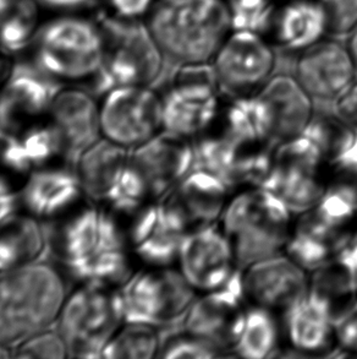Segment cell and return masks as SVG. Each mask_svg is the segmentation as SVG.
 <instances>
[{
  "label": "cell",
  "instance_id": "cell-37",
  "mask_svg": "<svg viewBox=\"0 0 357 359\" xmlns=\"http://www.w3.org/2000/svg\"><path fill=\"white\" fill-rule=\"evenodd\" d=\"M234 31H250L263 34L274 24L272 0H225Z\"/></svg>",
  "mask_w": 357,
  "mask_h": 359
},
{
  "label": "cell",
  "instance_id": "cell-40",
  "mask_svg": "<svg viewBox=\"0 0 357 359\" xmlns=\"http://www.w3.org/2000/svg\"><path fill=\"white\" fill-rule=\"evenodd\" d=\"M222 351L217 346L198 336L188 334L174 335L165 341L160 347L158 357L167 359H204L219 357Z\"/></svg>",
  "mask_w": 357,
  "mask_h": 359
},
{
  "label": "cell",
  "instance_id": "cell-31",
  "mask_svg": "<svg viewBox=\"0 0 357 359\" xmlns=\"http://www.w3.org/2000/svg\"><path fill=\"white\" fill-rule=\"evenodd\" d=\"M278 325L270 309L257 306L247 311L232 350L244 358L265 359L278 348Z\"/></svg>",
  "mask_w": 357,
  "mask_h": 359
},
{
  "label": "cell",
  "instance_id": "cell-24",
  "mask_svg": "<svg viewBox=\"0 0 357 359\" xmlns=\"http://www.w3.org/2000/svg\"><path fill=\"white\" fill-rule=\"evenodd\" d=\"M274 25L280 46L291 52H302L318 43L328 31L323 6L314 0H295L285 5Z\"/></svg>",
  "mask_w": 357,
  "mask_h": 359
},
{
  "label": "cell",
  "instance_id": "cell-4",
  "mask_svg": "<svg viewBox=\"0 0 357 359\" xmlns=\"http://www.w3.org/2000/svg\"><path fill=\"white\" fill-rule=\"evenodd\" d=\"M32 47L34 65L58 83L94 81L106 59L101 25L76 15L42 25Z\"/></svg>",
  "mask_w": 357,
  "mask_h": 359
},
{
  "label": "cell",
  "instance_id": "cell-44",
  "mask_svg": "<svg viewBox=\"0 0 357 359\" xmlns=\"http://www.w3.org/2000/svg\"><path fill=\"white\" fill-rule=\"evenodd\" d=\"M111 14L121 19L140 20L150 14L157 0H106Z\"/></svg>",
  "mask_w": 357,
  "mask_h": 359
},
{
  "label": "cell",
  "instance_id": "cell-42",
  "mask_svg": "<svg viewBox=\"0 0 357 359\" xmlns=\"http://www.w3.org/2000/svg\"><path fill=\"white\" fill-rule=\"evenodd\" d=\"M334 332L344 351L357 355V299L335 316Z\"/></svg>",
  "mask_w": 357,
  "mask_h": 359
},
{
  "label": "cell",
  "instance_id": "cell-15",
  "mask_svg": "<svg viewBox=\"0 0 357 359\" xmlns=\"http://www.w3.org/2000/svg\"><path fill=\"white\" fill-rule=\"evenodd\" d=\"M180 271L196 291H216L237 271L230 241L216 224L188 232L178 252Z\"/></svg>",
  "mask_w": 357,
  "mask_h": 359
},
{
  "label": "cell",
  "instance_id": "cell-23",
  "mask_svg": "<svg viewBox=\"0 0 357 359\" xmlns=\"http://www.w3.org/2000/svg\"><path fill=\"white\" fill-rule=\"evenodd\" d=\"M334 311L328 302L309 290L285 309V324L290 344L301 353L328 350L335 339Z\"/></svg>",
  "mask_w": 357,
  "mask_h": 359
},
{
  "label": "cell",
  "instance_id": "cell-18",
  "mask_svg": "<svg viewBox=\"0 0 357 359\" xmlns=\"http://www.w3.org/2000/svg\"><path fill=\"white\" fill-rule=\"evenodd\" d=\"M85 195L76 170L60 165L32 170L19 190L20 205L39 221L68 217L81 208Z\"/></svg>",
  "mask_w": 357,
  "mask_h": 359
},
{
  "label": "cell",
  "instance_id": "cell-28",
  "mask_svg": "<svg viewBox=\"0 0 357 359\" xmlns=\"http://www.w3.org/2000/svg\"><path fill=\"white\" fill-rule=\"evenodd\" d=\"M39 0H0V49L19 53L32 46L42 27Z\"/></svg>",
  "mask_w": 357,
  "mask_h": 359
},
{
  "label": "cell",
  "instance_id": "cell-9",
  "mask_svg": "<svg viewBox=\"0 0 357 359\" xmlns=\"http://www.w3.org/2000/svg\"><path fill=\"white\" fill-rule=\"evenodd\" d=\"M218 91L213 65H180L162 96L163 130L186 139L206 130L217 117Z\"/></svg>",
  "mask_w": 357,
  "mask_h": 359
},
{
  "label": "cell",
  "instance_id": "cell-35",
  "mask_svg": "<svg viewBox=\"0 0 357 359\" xmlns=\"http://www.w3.org/2000/svg\"><path fill=\"white\" fill-rule=\"evenodd\" d=\"M19 139L32 170L58 165L59 158L68 155L63 137L49 118L26 128Z\"/></svg>",
  "mask_w": 357,
  "mask_h": 359
},
{
  "label": "cell",
  "instance_id": "cell-7",
  "mask_svg": "<svg viewBox=\"0 0 357 359\" xmlns=\"http://www.w3.org/2000/svg\"><path fill=\"white\" fill-rule=\"evenodd\" d=\"M124 323L173 325L183 321L196 299V290L181 271L169 266L132 272L116 287Z\"/></svg>",
  "mask_w": 357,
  "mask_h": 359
},
{
  "label": "cell",
  "instance_id": "cell-46",
  "mask_svg": "<svg viewBox=\"0 0 357 359\" xmlns=\"http://www.w3.org/2000/svg\"><path fill=\"white\" fill-rule=\"evenodd\" d=\"M19 205V190L0 180V224L18 214Z\"/></svg>",
  "mask_w": 357,
  "mask_h": 359
},
{
  "label": "cell",
  "instance_id": "cell-11",
  "mask_svg": "<svg viewBox=\"0 0 357 359\" xmlns=\"http://www.w3.org/2000/svg\"><path fill=\"white\" fill-rule=\"evenodd\" d=\"M212 65L219 91L239 97L262 88L272 78L276 54L262 34L235 31L218 49Z\"/></svg>",
  "mask_w": 357,
  "mask_h": 359
},
{
  "label": "cell",
  "instance_id": "cell-34",
  "mask_svg": "<svg viewBox=\"0 0 357 359\" xmlns=\"http://www.w3.org/2000/svg\"><path fill=\"white\" fill-rule=\"evenodd\" d=\"M150 198L144 175L129 160L111 182L102 203L115 215H135Z\"/></svg>",
  "mask_w": 357,
  "mask_h": 359
},
{
  "label": "cell",
  "instance_id": "cell-22",
  "mask_svg": "<svg viewBox=\"0 0 357 359\" xmlns=\"http://www.w3.org/2000/svg\"><path fill=\"white\" fill-rule=\"evenodd\" d=\"M229 187L218 175L193 170L167 199L181 215L188 231L214 224L225 209Z\"/></svg>",
  "mask_w": 357,
  "mask_h": 359
},
{
  "label": "cell",
  "instance_id": "cell-50",
  "mask_svg": "<svg viewBox=\"0 0 357 359\" xmlns=\"http://www.w3.org/2000/svg\"><path fill=\"white\" fill-rule=\"evenodd\" d=\"M14 351L10 350V347L4 344H0V359L13 358Z\"/></svg>",
  "mask_w": 357,
  "mask_h": 359
},
{
  "label": "cell",
  "instance_id": "cell-21",
  "mask_svg": "<svg viewBox=\"0 0 357 359\" xmlns=\"http://www.w3.org/2000/svg\"><path fill=\"white\" fill-rule=\"evenodd\" d=\"M68 155L76 156L102 137L99 103L83 88H60L49 112Z\"/></svg>",
  "mask_w": 357,
  "mask_h": 359
},
{
  "label": "cell",
  "instance_id": "cell-16",
  "mask_svg": "<svg viewBox=\"0 0 357 359\" xmlns=\"http://www.w3.org/2000/svg\"><path fill=\"white\" fill-rule=\"evenodd\" d=\"M195 146L186 137L160 131L131 150L130 161L144 175L152 198L163 199L195 170Z\"/></svg>",
  "mask_w": 357,
  "mask_h": 359
},
{
  "label": "cell",
  "instance_id": "cell-26",
  "mask_svg": "<svg viewBox=\"0 0 357 359\" xmlns=\"http://www.w3.org/2000/svg\"><path fill=\"white\" fill-rule=\"evenodd\" d=\"M129 151L104 137L81 151L78 156L76 173L85 194L102 203L111 182L130 160Z\"/></svg>",
  "mask_w": 357,
  "mask_h": 359
},
{
  "label": "cell",
  "instance_id": "cell-2",
  "mask_svg": "<svg viewBox=\"0 0 357 359\" xmlns=\"http://www.w3.org/2000/svg\"><path fill=\"white\" fill-rule=\"evenodd\" d=\"M68 293L63 272L49 262L0 272V344L18 345L50 327Z\"/></svg>",
  "mask_w": 357,
  "mask_h": 359
},
{
  "label": "cell",
  "instance_id": "cell-36",
  "mask_svg": "<svg viewBox=\"0 0 357 359\" xmlns=\"http://www.w3.org/2000/svg\"><path fill=\"white\" fill-rule=\"evenodd\" d=\"M314 210L319 219L339 229L357 214V191L348 185L334 182L328 189L324 190Z\"/></svg>",
  "mask_w": 357,
  "mask_h": 359
},
{
  "label": "cell",
  "instance_id": "cell-20",
  "mask_svg": "<svg viewBox=\"0 0 357 359\" xmlns=\"http://www.w3.org/2000/svg\"><path fill=\"white\" fill-rule=\"evenodd\" d=\"M272 119V144L278 145L304 133L314 119V101L296 76L278 74L257 93Z\"/></svg>",
  "mask_w": 357,
  "mask_h": 359
},
{
  "label": "cell",
  "instance_id": "cell-39",
  "mask_svg": "<svg viewBox=\"0 0 357 359\" xmlns=\"http://www.w3.org/2000/svg\"><path fill=\"white\" fill-rule=\"evenodd\" d=\"M70 357L68 342L60 331L44 329L18 344L14 358L64 359Z\"/></svg>",
  "mask_w": 357,
  "mask_h": 359
},
{
  "label": "cell",
  "instance_id": "cell-17",
  "mask_svg": "<svg viewBox=\"0 0 357 359\" xmlns=\"http://www.w3.org/2000/svg\"><path fill=\"white\" fill-rule=\"evenodd\" d=\"M295 72L311 97L334 102L356 81L357 68L349 47L337 39H323L301 52Z\"/></svg>",
  "mask_w": 357,
  "mask_h": 359
},
{
  "label": "cell",
  "instance_id": "cell-5",
  "mask_svg": "<svg viewBox=\"0 0 357 359\" xmlns=\"http://www.w3.org/2000/svg\"><path fill=\"white\" fill-rule=\"evenodd\" d=\"M291 211L278 195L263 188L239 194L225 206L222 229L230 241L237 267L279 254L290 238Z\"/></svg>",
  "mask_w": 357,
  "mask_h": 359
},
{
  "label": "cell",
  "instance_id": "cell-3",
  "mask_svg": "<svg viewBox=\"0 0 357 359\" xmlns=\"http://www.w3.org/2000/svg\"><path fill=\"white\" fill-rule=\"evenodd\" d=\"M148 26L178 65L209 63L232 29L225 0H157Z\"/></svg>",
  "mask_w": 357,
  "mask_h": 359
},
{
  "label": "cell",
  "instance_id": "cell-14",
  "mask_svg": "<svg viewBox=\"0 0 357 359\" xmlns=\"http://www.w3.org/2000/svg\"><path fill=\"white\" fill-rule=\"evenodd\" d=\"M188 232L178 210L162 199L158 204L145 205L134 215L127 237L134 257L152 267H167L178 260Z\"/></svg>",
  "mask_w": 357,
  "mask_h": 359
},
{
  "label": "cell",
  "instance_id": "cell-47",
  "mask_svg": "<svg viewBox=\"0 0 357 359\" xmlns=\"http://www.w3.org/2000/svg\"><path fill=\"white\" fill-rule=\"evenodd\" d=\"M39 3L52 9L76 10L91 4L92 0H39Z\"/></svg>",
  "mask_w": 357,
  "mask_h": 359
},
{
  "label": "cell",
  "instance_id": "cell-1",
  "mask_svg": "<svg viewBox=\"0 0 357 359\" xmlns=\"http://www.w3.org/2000/svg\"><path fill=\"white\" fill-rule=\"evenodd\" d=\"M55 241L65 270L80 282L120 286L132 273L129 237L109 209L83 205L63 219Z\"/></svg>",
  "mask_w": 357,
  "mask_h": 359
},
{
  "label": "cell",
  "instance_id": "cell-10",
  "mask_svg": "<svg viewBox=\"0 0 357 359\" xmlns=\"http://www.w3.org/2000/svg\"><path fill=\"white\" fill-rule=\"evenodd\" d=\"M102 137L127 150L163 131L162 96L150 86H116L102 95Z\"/></svg>",
  "mask_w": 357,
  "mask_h": 359
},
{
  "label": "cell",
  "instance_id": "cell-19",
  "mask_svg": "<svg viewBox=\"0 0 357 359\" xmlns=\"http://www.w3.org/2000/svg\"><path fill=\"white\" fill-rule=\"evenodd\" d=\"M244 288L257 306L288 309L309 290L304 267L288 255H273L253 262L242 273Z\"/></svg>",
  "mask_w": 357,
  "mask_h": 359
},
{
  "label": "cell",
  "instance_id": "cell-43",
  "mask_svg": "<svg viewBox=\"0 0 357 359\" xmlns=\"http://www.w3.org/2000/svg\"><path fill=\"white\" fill-rule=\"evenodd\" d=\"M334 116L357 130V81L334 101Z\"/></svg>",
  "mask_w": 357,
  "mask_h": 359
},
{
  "label": "cell",
  "instance_id": "cell-25",
  "mask_svg": "<svg viewBox=\"0 0 357 359\" xmlns=\"http://www.w3.org/2000/svg\"><path fill=\"white\" fill-rule=\"evenodd\" d=\"M39 219L15 214L0 224V272L39 262L48 248Z\"/></svg>",
  "mask_w": 357,
  "mask_h": 359
},
{
  "label": "cell",
  "instance_id": "cell-48",
  "mask_svg": "<svg viewBox=\"0 0 357 359\" xmlns=\"http://www.w3.org/2000/svg\"><path fill=\"white\" fill-rule=\"evenodd\" d=\"M4 50L0 49V90L3 88L6 79L10 75V72L13 69V65H10L9 59L6 57Z\"/></svg>",
  "mask_w": 357,
  "mask_h": 359
},
{
  "label": "cell",
  "instance_id": "cell-49",
  "mask_svg": "<svg viewBox=\"0 0 357 359\" xmlns=\"http://www.w3.org/2000/svg\"><path fill=\"white\" fill-rule=\"evenodd\" d=\"M349 49L351 52L355 64H356L357 68V26L354 29L353 32L350 34V39H349Z\"/></svg>",
  "mask_w": 357,
  "mask_h": 359
},
{
  "label": "cell",
  "instance_id": "cell-27",
  "mask_svg": "<svg viewBox=\"0 0 357 359\" xmlns=\"http://www.w3.org/2000/svg\"><path fill=\"white\" fill-rule=\"evenodd\" d=\"M339 229H334L317 215L307 214L294 233L290 234L286 250L293 260L307 271H316L332 262L338 244Z\"/></svg>",
  "mask_w": 357,
  "mask_h": 359
},
{
  "label": "cell",
  "instance_id": "cell-45",
  "mask_svg": "<svg viewBox=\"0 0 357 359\" xmlns=\"http://www.w3.org/2000/svg\"><path fill=\"white\" fill-rule=\"evenodd\" d=\"M334 260L339 262L357 281V234L339 237Z\"/></svg>",
  "mask_w": 357,
  "mask_h": 359
},
{
  "label": "cell",
  "instance_id": "cell-8",
  "mask_svg": "<svg viewBox=\"0 0 357 359\" xmlns=\"http://www.w3.org/2000/svg\"><path fill=\"white\" fill-rule=\"evenodd\" d=\"M58 323L70 355L102 358L106 344L124 324L116 288L81 282L65 298Z\"/></svg>",
  "mask_w": 357,
  "mask_h": 359
},
{
  "label": "cell",
  "instance_id": "cell-29",
  "mask_svg": "<svg viewBox=\"0 0 357 359\" xmlns=\"http://www.w3.org/2000/svg\"><path fill=\"white\" fill-rule=\"evenodd\" d=\"M262 188L278 195L293 214L314 210L326 190L318 180V172L280 167L275 163Z\"/></svg>",
  "mask_w": 357,
  "mask_h": 359
},
{
  "label": "cell",
  "instance_id": "cell-12",
  "mask_svg": "<svg viewBox=\"0 0 357 359\" xmlns=\"http://www.w3.org/2000/svg\"><path fill=\"white\" fill-rule=\"evenodd\" d=\"M60 88L57 80L36 65L15 64L0 90V128L19 135L26 128L48 119Z\"/></svg>",
  "mask_w": 357,
  "mask_h": 359
},
{
  "label": "cell",
  "instance_id": "cell-30",
  "mask_svg": "<svg viewBox=\"0 0 357 359\" xmlns=\"http://www.w3.org/2000/svg\"><path fill=\"white\" fill-rule=\"evenodd\" d=\"M227 135L242 146L272 144V119L258 95L239 96L227 112Z\"/></svg>",
  "mask_w": 357,
  "mask_h": 359
},
{
  "label": "cell",
  "instance_id": "cell-13",
  "mask_svg": "<svg viewBox=\"0 0 357 359\" xmlns=\"http://www.w3.org/2000/svg\"><path fill=\"white\" fill-rule=\"evenodd\" d=\"M245 296L244 277L237 269L224 286L195 299L183 319V329L220 351L234 348L246 313L242 311Z\"/></svg>",
  "mask_w": 357,
  "mask_h": 359
},
{
  "label": "cell",
  "instance_id": "cell-41",
  "mask_svg": "<svg viewBox=\"0 0 357 359\" xmlns=\"http://www.w3.org/2000/svg\"><path fill=\"white\" fill-rule=\"evenodd\" d=\"M323 6L328 31L337 36L353 32L357 26V0H319Z\"/></svg>",
  "mask_w": 357,
  "mask_h": 359
},
{
  "label": "cell",
  "instance_id": "cell-6",
  "mask_svg": "<svg viewBox=\"0 0 357 359\" xmlns=\"http://www.w3.org/2000/svg\"><path fill=\"white\" fill-rule=\"evenodd\" d=\"M106 37V59L94 88L98 93L116 86H150L164 68V52L148 25L140 20L103 15L99 19Z\"/></svg>",
  "mask_w": 357,
  "mask_h": 359
},
{
  "label": "cell",
  "instance_id": "cell-38",
  "mask_svg": "<svg viewBox=\"0 0 357 359\" xmlns=\"http://www.w3.org/2000/svg\"><path fill=\"white\" fill-rule=\"evenodd\" d=\"M32 170L19 135L0 128V180L20 190Z\"/></svg>",
  "mask_w": 357,
  "mask_h": 359
},
{
  "label": "cell",
  "instance_id": "cell-32",
  "mask_svg": "<svg viewBox=\"0 0 357 359\" xmlns=\"http://www.w3.org/2000/svg\"><path fill=\"white\" fill-rule=\"evenodd\" d=\"M245 146L225 135L209 137L195 146V170H203L218 175L229 188L237 185L239 167Z\"/></svg>",
  "mask_w": 357,
  "mask_h": 359
},
{
  "label": "cell",
  "instance_id": "cell-33",
  "mask_svg": "<svg viewBox=\"0 0 357 359\" xmlns=\"http://www.w3.org/2000/svg\"><path fill=\"white\" fill-rule=\"evenodd\" d=\"M160 347L157 326L124 323L106 344L102 358H155L160 355Z\"/></svg>",
  "mask_w": 357,
  "mask_h": 359
}]
</instances>
